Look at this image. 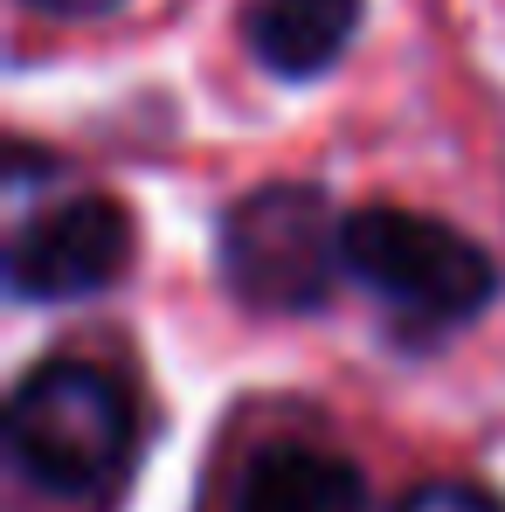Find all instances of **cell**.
Returning <instances> with one entry per match:
<instances>
[{"label":"cell","instance_id":"cell-1","mask_svg":"<svg viewBox=\"0 0 505 512\" xmlns=\"http://www.w3.org/2000/svg\"><path fill=\"white\" fill-rule=\"evenodd\" d=\"M132 450H139V409L111 367L63 353L21 374L7 402V457L35 492L97 499L125 478Z\"/></svg>","mask_w":505,"mask_h":512},{"label":"cell","instance_id":"cell-2","mask_svg":"<svg viewBox=\"0 0 505 512\" xmlns=\"http://www.w3.org/2000/svg\"><path fill=\"white\" fill-rule=\"evenodd\" d=\"M346 277L367 298H381L395 333H409V340L457 333L499 291L492 256L464 229L416 215V208H381V201L346 215Z\"/></svg>","mask_w":505,"mask_h":512},{"label":"cell","instance_id":"cell-3","mask_svg":"<svg viewBox=\"0 0 505 512\" xmlns=\"http://www.w3.org/2000/svg\"><path fill=\"white\" fill-rule=\"evenodd\" d=\"M215 263L256 312H312L346 270V215H333L326 187L312 180L250 187L215 229Z\"/></svg>","mask_w":505,"mask_h":512},{"label":"cell","instance_id":"cell-4","mask_svg":"<svg viewBox=\"0 0 505 512\" xmlns=\"http://www.w3.org/2000/svg\"><path fill=\"white\" fill-rule=\"evenodd\" d=\"M132 263V208L111 194H63L7 243V284L21 298H90Z\"/></svg>","mask_w":505,"mask_h":512},{"label":"cell","instance_id":"cell-5","mask_svg":"<svg viewBox=\"0 0 505 512\" xmlns=\"http://www.w3.org/2000/svg\"><path fill=\"white\" fill-rule=\"evenodd\" d=\"M229 512H367V485L339 450L263 443L229 485Z\"/></svg>","mask_w":505,"mask_h":512},{"label":"cell","instance_id":"cell-6","mask_svg":"<svg viewBox=\"0 0 505 512\" xmlns=\"http://www.w3.org/2000/svg\"><path fill=\"white\" fill-rule=\"evenodd\" d=\"M360 35V0H250L243 42L270 77H319Z\"/></svg>","mask_w":505,"mask_h":512},{"label":"cell","instance_id":"cell-7","mask_svg":"<svg viewBox=\"0 0 505 512\" xmlns=\"http://www.w3.org/2000/svg\"><path fill=\"white\" fill-rule=\"evenodd\" d=\"M395 512H505L485 485H464V478H429L416 492H402Z\"/></svg>","mask_w":505,"mask_h":512},{"label":"cell","instance_id":"cell-8","mask_svg":"<svg viewBox=\"0 0 505 512\" xmlns=\"http://www.w3.org/2000/svg\"><path fill=\"white\" fill-rule=\"evenodd\" d=\"M28 7H42V14H111L125 0H28Z\"/></svg>","mask_w":505,"mask_h":512}]
</instances>
